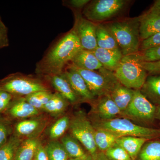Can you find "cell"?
<instances>
[{"label":"cell","instance_id":"6da1fadb","mask_svg":"<svg viewBox=\"0 0 160 160\" xmlns=\"http://www.w3.org/2000/svg\"><path fill=\"white\" fill-rule=\"evenodd\" d=\"M82 49L78 38L72 28L37 64L36 73L44 77L61 74L66 65Z\"/></svg>","mask_w":160,"mask_h":160},{"label":"cell","instance_id":"7a4b0ae2","mask_svg":"<svg viewBox=\"0 0 160 160\" xmlns=\"http://www.w3.org/2000/svg\"><path fill=\"white\" fill-rule=\"evenodd\" d=\"M105 26L114 38L123 56L139 52V18L113 22Z\"/></svg>","mask_w":160,"mask_h":160},{"label":"cell","instance_id":"3957f363","mask_svg":"<svg viewBox=\"0 0 160 160\" xmlns=\"http://www.w3.org/2000/svg\"><path fill=\"white\" fill-rule=\"evenodd\" d=\"M143 62L140 52L124 56L114 72L116 78L125 87L139 90L148 75L142 66Z\"/></svg>","mask_w":160,"mask_h":160},{"label":"cell","instance_id":"277c9868","mask_svg":"<svg viewBox=\"0 0 160 160\" xmlns=\"http://www.w3.org/2000/svg\"><path fill=\"white\" fill-rule=\"evenodd\" d=\"M0 89L14 98L25 97L38 92L51 91L47 83L40 78L20 72L9 74L0 80Z\"/></svg>","mask_w":160,"mask_h":160},{"label":"cell","instance_id":"5b68a950","mask_svg":"<svg viewBox=\"0 0 160 160\" xmlns=\"http://www.w3.org/2000/svg\"><path fill=\"white\" fill-rule=\"evenodd\" d=\"M92 125L94 128L111 132L120 137L133 136L145 138L149 140L160 136V129L139 126L125 118L101 120L95 122Z\"/></svg>","mask_w":160,"mask_h":160},{"label":"cell","instance_id":"8992f818","mask_svg":"<svg viewBox=\"0 0 160 160\" xmlns=\"http://www.w3.org/2000/svg\"><path fill=\"white\" fill-rule=\"evenodd\" d=\"M69 129L71 135L82 145L95 160L98 152L94 140L95 129L86 113L82 111L76 113L70 119Z\"/></svg>","mask_w":160,"mask_h":160},{"label":"cell","instance_id":"52a82bcc","mask_svg":"<svg viewBox=\"0 0 160 160\" xmlns=\"http://www.w3.org/2000/svg\"><path fill=\"white\" fill-rule=\"evenodd\" d=\"M69 65L82 76L89 90L95 98L110 95L113 86L118 82L114 72L103 67L97 72L79 69Z\"/></svg>","mask_w":160,"mask_h":160},{"label":"cell","instance_id":"ba28073f","mask_svg":"<svg viewBox=\"0 0 160 160\" xmlns=\"http://www.w3.org/2000/svg\"><path fill=\"white\" fill-rule=\"evenodd\" d=\"M127 2L124 0H95L85 6L83 14L94 23L105 22L119 14Z\"/></svg>","mask_w":160,"mask_h":160},{"label":"cell","instance_id":"9c48e42d","mask_svg":"<svg viewBox=\"0 0 160 160\" xmlns=\"http://www.w3.org/2000/svg\"><path fill=\"white\" fill-rule=\"evenodd\" d=\"M157 106L141 92L135 90L134 96L128 108L123 114L144 122L150 123L155 119Z\"/></svg>","mask_w":160,"mask_h":160},{"label":"cell","instance_id":"30bf717a","mask_svg":"<svg viewBox=\"0 0 160 160\" xmlns=\"http://www.w3.org/2000/svg\"><path fill=\"white\" fill-rule=\"evenodd\" d=\"M74 29L82 48L93 51L98 47L96 38L97 24L75 12Z\"/></svg>","mask_w":160,"mask_h":160},{"label":"cell","instance_id":"8fae6325","mask_svg":"<svg viewBox=\"0 0 160 160\" xmlns=\"http://www.w3.org/2000/svg\"><path fill=\"white\" fill-rule=\"evenodd\" d=\"M47 120L42 117H34L22 120L15 124L13 128V134L22 140L38 137L46 128Z\"/></svg>","mask_w":160,"mask_h":160},{"label":"cell","instance_id":"7c38bea8","mask_svg":"<svg viewBox=\"0 0 160 160\" xmlns=\"http://www.w3.org/2000/svg\"><path fill=\"white\" fill-rule=\"evenodd\" d=\"M62 73L79 99L88 102H92L95 99V97L89 90L85 80L71 65L68 64Z\"/></svg>","mask_w":160,"mask_h":160},{"label":"cell","instance_id":"4fadbf2b","mask_svg":"<svg viewBox=\"0 0 160 160\" xmlns=\"http://www.w3.org/2000/svg\"><path fill=\"white\" fill-rule=\"evenodd\" d=\"M39 110L28 103L24 97L14 98L5 112L8 118L18 119H26L38 116Z\"/></svg>","mask_w":160,"mask_h":160},{"label":"cell","instance_id":"5bb4252c","mask_svg":"<svg viewBox=\"0 0 160 160\" xmlns=\"http://www.w3.org/2000/svg\"><path fill=\"white\" fill-rule=\"evenodd\" d=\"M141 41L160 32V12L150 8L139 17Z\"/></svg>","mask_w":160,"mask_h":160},{"label":"cell","instance_id":"9a60e30c","mask_svg":"<svg viewBox=\"0 0 160 160\" xmlns=\"http://www.w3.org/2000/svg\"><path fill=\"white\" fill-rule=\"evenodd\" d=\"M92 52L103 68L113 72L117 69L124 56L120 49H108L97 47Z\"/></svg>","mask_w":160,"mask_h":160},{"label":"cell","instance_id":"2e32d148","mask_svg":"<svg viewBox=\"0 0 160 160\" xmlns=\"http://www.w3.org/2000/svg\"><path fill=\"white\" fill-rule=\"evenodd\" d=\"M44 77L56 90L57 92L66 98L69 103L75 104L78 102L79 98L72 88L62 72L60 74L47 76Z\"/></svg>","mask_w":160,"mask_h":160},{"label":"cell","instance_id":"e0dca14e","mask_svg":"<svg viewBox=\"0 0 160 160\" xmlns=\"http://www.w3.org/2000/svg\"><path fill=\"white\" fill-rule=\"evenodd\" d=\"M69 64L79 69L92 71H96L103 68L92 51L83 49L78 52Z\"/></svg>","mask_w":160,"mask_h":160},{"label":"cell","instance_id":"ac0fdd59","mask_svg":"<svg viewBox=\"0 0 160 160\" xmlns=\"http://www.w3.org/2000/svg\"><path fill=\"white\" fill-rule=\"evenodd\" d=\"M135 90L123 86L118 82L113 86L110 96L118 107L121 113L128 108L134 96Z\"/></svg>","mask_w":160,"mask_h":160},{"label":"cell","instance_id":"d6986e66","mask_svg":"<svg viewBox=\"0 0 160 160\" xmlns=\"http://www.w3.org/2000/svg\"><path fill=\"white\" fill-rule=\"evenodd\" d=\"M94 109L96 113L102 120L112 119L121 113L118 107L109 95L100 97Z\"/></svg>","mask_w":160,"mask_h":160},{"label":"cell","instance_id":"ffe728a7","mask_svg":"<svg viewBox=\"0 0 160 160\" xmlns=\"http://www.w3.org/2000/svg\"><path fill=\"white\" fill-rule=\"evenodd\" d=\"M61 142L70 158L80 160H93L89 153L83 148L82 144L71 135H66L61 138Z\"/></svg>","mask_w":160,"mask_h":160},{"label":"cell","instance_id":"44dd1931","mask_svg":"<svg viewBox=\"0 0 160 160\" xmlns=\"http://www.w3.org/2000/svg\"><path fill=\"white\" fill-rule=\"evenodd\" d=\"M140 90L152 104L160 106V74L148 75Z\"/></svg>","mask_w":160,"mask_h":160},{"label":"cell","instance_id":"7402d4cb","mask_svg":"<svg viewBox=\"0 0 160 160\" xmlns=\"http://www.w3.org/2000/svg\"><path fill=\"white\" fill-rule=\"evenodd\" d=\"M149 140L143 138L124 136L118 138L116 143L127 152L132 160H135L143 145Z\"/></svg>","mask_w":160,"mask_h":160},{"label":"cell","instance_id":"603a6c76","mask_svg":"<svg viewBox=\"0 0 160 160\" xmlns=\"http://www.w3.org/2000/svg\"><path fill=\"white\" fill-rule=\"evenodd\" d=\"M41 143L38 137L22 140L17 150L15 160H33Z\"/></svg>","mask_w":160,"mask_h":160},{"label":"cell","instance_id":"cb8c5ba5","mask_svg":"<svg viewBox=\"0 0 160 160\" xmlns=\"http://www.w3.org/2000/svg\"><path fill=\"white\" fill-rule=\"evenodd\" d=\"M70 104L66 98L58 92L52 93V96L44 107L43 111L48 112L52 117L61 115Z\"/></svg>","mask_w":160,"mask_h":160},{"label":"cell","instance_id":"d4e9b609","mask_svg":"<svg viewBox=\"0 0 160 160\" xmlns=\"http://www.w3.org/2000/svg\"><path fill=\"white\" fill-rule=\"evenodd\" d=\"M94 128L95 142L98 149L102 152H105L113 146L120 138L118 135L111 132L101 128Z\"/></svg>","mask_w":160,"mask_h":160},{"label":"cell","instance_id":"484cf974","mask_svg":"<svg viewBox=\"0 0 160 160\" xmlns=\"http://www.w3.org/2000/svg\"><path fill=\"white\" fill-rule=\"evenodd\" d=\"M96 38L98 47L108 49H120L118 43L105 25L97 24Z\"/></svg>","mask_w":160,"mask_h":160},{"label":"cell","instance_id":"4316f807","mask_svg":"<svg viewBox=\"0 0 160 160\" xmlns=\"http://www.w3.org/2000/svg\"><path fill=\"white\" fill-rule=\"evenodd\" d=\"M137 160H160V141L147 142L138 155Z\"/></svg>","mask_w":160,"mask_h":160},{"label":"cell","instance_id":"83f0119b","mask_svg":"<svg viewBox=\"0 0 160 160\" xmlns=\"http://www.w3.org/2000/svg\"><path fill=\"white\" fill-rule=\"evenodd\" d=\"M22 139L12 134L0 147V160H15L16 153Z\"/></svg>","mask_w":160,"mask_h":160},{"label":"cell","instance_id":"f1b7e54d","mask_svg":"<svg viewBox=\"0 0 160 160\" xmlns=\"http://www.w3.org/2000/svg\"><path fill=\"white\" fill-rule=\"evenodd\" d=\"M70 119L67 116H64L56 121L50 126L48 130V136L51 141H56L62 137L69 129Z\"/></svg>","mask_w":160,"mask_h":160},{"label":"cell","instance_id":"f546056e","mask_svg":"<svg viewBox=\"0 0 160 160\" xmlns=\"http://www.w3.org/2000/svg\"><path fill=\"white\" fill-rule=\"evenodd\" d=\"M45 149L49 160H67L69 158L62 144L57 140L49 142Z\"/></svg>","mask_w":160,"mask_h":160},{"label":"cell","instance_id":"4dcf8cb0","mask_svg":"<svg viewBox=\"0 0 160 160\" xmlns=\"http://www.w3.org/2000/svg\"><path fill=\"white\" fill-rule=\"evenodd\" d=\"M52 92L51 91H41L35 92L24 97L26 101L35 109L43 111L44 107L50 99Z\"/></svg>","mask_w":160,"mask_h":160},{"label":"cell","instance_id":"1f68e13d","mask_svg":"<svg viewBox=\"0 0 160 160\" xmlns=\"http://www.w3.org/2000/svg\"><path fill=\"white\" fill-rule=\"evenodd\" d=\"M104 153L110 160H132L127 152L116 143Z\"/></svg>","mask_w":160,"mask_h":160},{"label":"cell","instance_id":"d6a6232c","mask_svg":"<svg viewBox=\"0 0 160 160\" xmlns=\"http://www.w3.org/2000/svg\"><path fill=\"white\" fill-rule=\"evenodd\" d=\"M13 134V127L9 119L0 115V147L7 142Z\"/></svg>","mask_w":160,"mask_h":160},{"label":"cell","instance_id":"836d02e7","mask_svg":"<svg viewBox=\"0 0 160 160\" xmlns=\"http://www.w3.org/2000/svg\"><path fill=\"white\" fill-rule=\"evenodd\" d=\"M140 52L144 62H154L160 61V46Z\"/></svg>","mask_w":160,"mask_h":160},{"label":"cell","instance_id":"e575fe53","mask_svg":"<svg viewBox=\"0 0 160 160\" xmlns=\"http://www.w3.org/2000/svg\"><path fill=\"white\" fill-rule=\"evenodd\" d=\"M159 46H160V32L141 41L139 52L145 51Z\"/></svg>","mask_w":160,"mask_h":160},{"label":"cell","instance_id":"d590c367","mask_svg":"<svg viewBox=\"0 0 160 160\" xmlns=\"http://www.w3.org/2000/svg\"><path fill=\"white\" fill-rule=\"evenodd\" d=\"M14 98L9 92L0 89V114L5 112Z\"/></svg>","mask_w":160,"mask_h":160},{"label":"cell","instance_id":"8d00e7d4","mask_svg":"<svg viewBox=\"0 0 160 160\" xmlns=\"http://www.w3.org/2000/svg\"><path fill=\"white\" fill-rule=\"evenodd\" d=\"M8 28L0 16V49L9 46Z\"/></svg>","mask_w":160,"mask_h":160},{"label":"cell","instance_id":"74e56055","mask_svg":"<svg viewBox=\"0 0 160 160\" xmlns=\"http://www.w3.org/2000/svg\"><path fill=\"white\" fill-rule=\"evenodd\" d=\"M142 66L148 75L160 74V61L154 62H143Z\"/></svg>","mask_w":160,"mask_h":160},{"label":"cell","instance_id":"f35d334b","mask_svg":"<svg viewBox=\"0 0 160 160\" xmlns=\"http://www.w3.org/2000/svg\"><path fill=\"white\" fill-rule=\"evenodd\" d=\"M33 160H49L45 147L42 146V143L38 147Z\"/></svg>","mask_w":160,"mask_h":160},{"label":"cell","instance_id":"ab89813d","mask_svg":"<svg viewBox=\"0 0 160 160\" xmlns=\"http://www.w3.org/2000/svg\"><path fill=\"white\" fill-rule=\"evenodd\" d=\"M90 2L89 0H71L68 2V5L74 9H81Z\"/></svg>","mask_w":160,"mask_h":160},{"label":"cell","instance_id":"60d3db41","mask_svg":"<svg viewBox=\"0 0 160 160\" xmlns=\"http://www.w3.org/2000/svg\"><path fill=\"white\" fill-rule=\"evenodd\" d=\"M95 160H110L105 155V153L102 152H98L97 156Z\"/></svg>","mask_w":160,"mask_h":160},{"label":"cell","instance_id":"b9f144b4","mask_svg":"<svg viewBox=\"0 0 160 160\" xmlns=\"http://www.w3.org/2000/svg\"><path fill=\"white\" fill-rule=\"evenodd\" d=\"M151 8L160 12V0L156 1Z\"/></svg>","mask_w":160,"mask_h":160},{"label":"cell","instance_id":"7bdbcfd3","mask_svg":"<svg viewBox=\"0 0 160 160\" xmlns=\"http://www.w3.org/2000/svg\"><path fill=\"white\" fill-rule=\"evenodd\" d=\"M155 118L157 119L160 123V105L157 106L156 111Z\"/></svg>","mask_w":160,"mask_h":160},{"label":"cell","instance_id":"ee69618b","mask_svg":"<svg viewBox=\"0 0 160 160\" xmlns=\"http://www.w3.org/2000/svg\"><path fill=\"white\" fill-rule=\"evenodd\" d=\"M69 160H80V159H75V158H70Z\"/></svg>","mask_w":160,"mask_h":160}]
</instances>
